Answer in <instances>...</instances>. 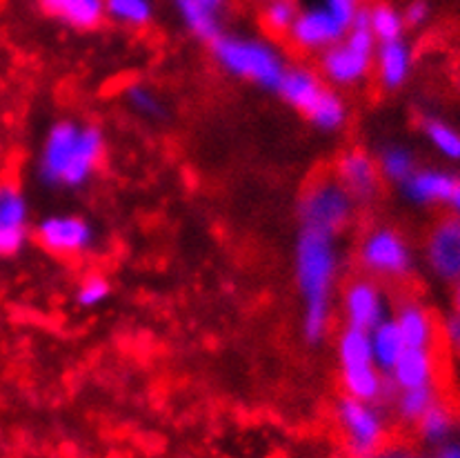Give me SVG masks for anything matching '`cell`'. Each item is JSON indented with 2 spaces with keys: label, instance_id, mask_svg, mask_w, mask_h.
I'll return each instance as SVG.
<instances>
[{
  "label": "cell",
  "instance_id": "6da1fadb",
  "mask_svg": "<svg viewBox=\"0 0 460 458\" xmlns=\"http://www.w3.org/2000/svg\"><path fill=\"white\" fill-rule=\"evenodd\" d=\"M341 276L338 238L300 227L294 245V278L300 296V325L309 345L327 339L334 316V298Z\"/></svg>",
  "mask_w": 460,
  "mask_h": 458
},
{
  "label": "cell",
  "instance_id": "7a4b0ae2",
  "mask_svg": "<svg viewBox=\"0 0 460 458\" xmlns=\"http://www.w3.org/2000/svg\"><path fill=\"white\" fill-rule=\"evenodd\" d=\"M105 134L98 125L63 119L49 128L40 145L36 176L49 189H83L105 158Z\"/></svg>",
  "mask_w": 460,
  "mask_h": 458
},
{
  "label": "cell",
  "instance_id": "3957f363",
  "mask_svg": "<svg viewBox=\"0 0 460 458\" xmlns=\"http://www.w3.org/2000/svg\"><path fill=\"white\" fill-rule=\"evenodd\" d=\"M209 47L211 56L223 72L238 81L252 83L261 90L274 92L288 69L283 51L261 36L223 31L218 39L211 40Z\"/></svg>",
  "mask_w": 460,
  "mask_h": 458
},
{
  "label": "cell",
  "instance_id": "277c9868",
  "mask_svg": "<svg viewBox=\"0 0 460 458\" xmlns=\"http://www.w3.org/2000/svg\"><path fill=\"white\" fill-rule=\"evenodd\" d=\"M378 40L367 27L365 7L360 4L354 13L349 30L338 43L321 51L318 69L323 81L334 87H356L367 81L374 72V54H376Z\"/></svg>",
  "mask_w": 460,
  "mask_h": 458
},
{
  "label": "cell",
  "instance_id": "5b68a950",
  "mask_svg": "<svg viewBox=\"0 0 460 458\" xmlns=\"http://www.w3.org/2000/svg\"><path fill=\"white\" fill-rule=\"evenodd\" d=\"M341 387L351 399L378 403L389 392V381L376 367L369 345V331L356 327H342L336 340Z\"/></svg>",
  "mask_w": 460,
  "mask_h": 458
},
{
  "label": "cell",
  "instance_id": "8992f818",
  "mask_svg": "<svg viewBox=\"0 0 460 458\" xmlns=\"http://www.w3.org/2000/svg\"><path fill=\"white\" fill-rule=\"evenodd\" d=\"M358 203L336 176H325L307 185L298 200L300 227L341 236L354 221Z\"/></svg>",
  "mask_w": 460,
  "mask_h": 458
},
{
  "label": "cell",
  "instance_id": "52a82bcc",
  "mask_svg": "<svg viewBox=\"0 0 460 458\" xmlns=\"http://www.w3.org/2000/svg\"><path fill=\"white\" fill-rule=\"evenodd\" d=\"M358 265L372 278L401 280L414 269V254L401 232L392 227H376L360 241Z\"/></svg>",
  "mask_w": 460,
  "mask_h": 458
},
{
  "label": "cell",
  "instance_id": "ba28073f",
  "mask_svg": "<svg viewBox=\"0 0 460 458\" xmlns=\"http://www.w3.org/2000/svg\"><path fill=\"white\" fill-rule=\"evenodd\" d=\"M336 423L347 450L354 456H374L385 445L387 427L376 403L342 396L336 405Z\"/></svg>",
  "mask_w": 460,
  "mask_h": 458
},
{
  "label": "cell",
  "instance_id": "9c48e42d",
  "mask_svg": "<svg viewBox=\"0 0 460 458\" xmlns=\"http://www.w3.org/2000/svg\"><path fill=\"white\" fill-rule=\"evenodd\" d=\"M36 242L58 259H81L96 247V227L74 212L49 214L34 225Z\"/></svg>",
  "mask_w": 460,
  "mask_h": 458
},
{
  "label": "cell",
  "instance_id": "30bf717a",
  "mask_svg": "<svg viewBox=\"0 0 460 458\" xmlns=\"http://www.w3.org/2000/svg\"><path fill=\"white\" fill-rule=\"evenodd\" d=\"M349 25L351 21L342 18L325 3H318L307 9H298L288 36L296 49L305 54H321L327 47L338 43L347 34Z\"/></svg>",
  "mask_w": 460,
  "mask_h": 458
},
{
  "label": "cell",
  "instance_id": "8fae6325",
  "mask_svg": "<svg viewBox=\"0 0 460 458\" xmlns=\"http://www.w3.org/2000/svg\"><path fill=\"white\" fill-rule=\"evenodd\" d=\"M389 303L385 296V289L372 276H358L349 280L342 289L341 296V314L347 327L356 330H374L378 322L389 316Z\"/></svg>",
  "mask_w": 460,
  "mask_h": 458
},
{
  "label": "cell",
  "instance_id": "7c38bea8",
  "mask_svg": "<svg viewBox=\"0 0 460 458\" xmlns=\"http://www.w3.org/2000/svg\"><path fill=\"white\" fill-rule=\"evenodd\" d=\"M30 200L12 179H0V259L25 250L31 236Z\"/></svg>",
  "mask_w": 460,
  "mask_h": 458
},
{
  "label": "cell",
  "instance_id": "4fadbf2b",
  "mask_svg": "<svg viewBox=\"0 0 460 458\" xmlns=\"http://www.w3.org/2000/svg\"><path fill=\"white\" fill-rule=\"evenodd\" d=\"M425 259L440 280L456 283L460 278V216L443 218L431 229L425 242Z\"/></svg>",
  "mask_w": 460,
  "mask_h": 458
},
{
  "label": "cell",
  "instance_id": "5bb4252c",
  "mask_svg": "<svg viewBox=\"0 0 460 458\" xmlns=\"http://www.w3.org/2000/svg\"><path fill=\"white\" fill-rule=\"evenodd\" d=\"M336 179L345 185V189L354 196L358 205L369 203L380 191V176L376 158L365 149H349L338 158Z\"/></svg>",
  "mask_w": 460,
  "mask_h": 458
},
{
  "label": "cell",
  "instance_id": "9a60e30c",
  "mask_svg": "<svg viewBox=\"0 0 460 458\" xmlns=\"http://www.w3.org/2000/svg\"><path fill=\"white\" fill-rule=\"evenodd\" d=\"M182 27L194 39L211 43L225 31L227 0H173Z\"/></svg>",
  "mask_w": 460,
  "mask_h": 458
},
{
  "label": "cell",
  "instance_id": "2e32d148",
  "mask_svg": "<svg viewBox=\"0 0 460 458\" xmlns=\"http://www.w3.org/2000/svg\"><path fill=\"white\" fill-rule=\"evenodd\" d=\"M411 67H414V51L405 39L378 43L374 54V74L383 90H401L410 81Z\"/></svg>",
  "mask_w": 460,
  "mask_h": 458
},
{
  "label": "cell",
  "instance_id": "e0dca14e",
  "mask_svg": "<svg viewBox=\"0 0 460 458\" xmlns=\"http://www.w3.org/2000/svg\"><path fill=\"white\" fill-rule=\"evenodd\" d=\"M325 90L327 85L325 81H323L321 74H316L309 67H303V65H288V69L283 72V76H280L274 92L279 93L292 110L305 116Z\"/></svg>",
  "mask_w": 460,
  "mask_h": 458
},
{
  "label": "cell",
  "instance_id": "ac0fdd59",
  "mask_svg": "<svg viewBox=\"0 0 460 458\" xmlns=\"http://www.w3.org/2000/svg\"><path fill=\"white\" fill-rule=\"evenodd\" d=\"M458 179L449 172L443 170H419L416 167L414 174L410 179L402 181L401 191L410 203L419 205V207H431V205H449L454 189H456Z\"/></svg>",
  "mask_w": 460,
  "mask_h": 458
},
{
  "label": "cell",
  "instance_id": "d6986e66",
  "mask_svg": "<svg viewBox=\"0 0 460 458\" xmlns=\"http://www.w3.org/2000/svg\"><path fill=\"white\" fill-rule=\"evenodd\" d=\"M436 358L429 348H407L396 366L389 369V390H411V387L434 385Z\"/></svg>",
  "mask_w": 460,
  "mask_h": 458
},
{
  "label": "cell",
  "instance_id": "ffe728a7",
  "mask_svg": "<svg viewBox=\"0 0 460 458\" xmlns=\"http://www.w3.org/2000/svg\"><path fill=\"white\" fill-rule=\"evenodd\" d=\"M394 321H396L407 348H434L436 322L420 303L410 301L401 305L394 314Z\"/></svg>",
  "mask_w": 460,
  "mask_h": 458
},
{
  "label": "cell",
  "instance_id": "44dd1931",
  "mask_svg": "<svg viewBox=\"0 0 460 458\" xmlns=\"http://www.w3.org/2000/svg\"><path fill=\"white\" fill-rule=\"evenodd\" d=\"M40 3L51 16L74 30H93L101 25L102 16H105L102 0H40Z\"/></svg>",
  "mask_w": 460,
  "mask_h": 458
},
{
  "label": "cell",
  "instance_id": "7402d4cb",
  "mask_svg": "<svg viewBox=\"0 0 460 458\" xmlns=\"http://www.w3.org/2000/svg\"><path fill=\"white\" fill-rule=\"evenodd\" d=\"M369 345H372L374 363H376V367L385 376H387L389 369L396 366V361L407 349L405 339H402L394 316H387L374 330H369Z\"/></svg>",
  "mask_w": 460,
  "mask_h": 458
},
{
  "label": "cell",
  "instance_id": "603a6c76",
  "mask_svg": "<svg viewBox=\"0 0 460 458\" xmlns=\"http://www.w3.org/2000/svg\"><path fill=\"white\" fill-rule=\"evenodd\" d=\"M347 102L341 93H336L332 87H327L323 92V96L314 102L312 110L305 114V119L314 125L316 129L325 134H334L341 132L347 123Z\"/></svg>",
  "mask_w": 460,
  "mask_h": 458
},
{
  "label": "cell",
  "instance_id": "cb8c5ba5",
  "mask_svg": "<svg viewBox=\"0 0 460 458\" xmlns=\"http://www.w3.org/2000/svg\"><path fill=\"white\" fill-rule=\"evenodd\" d=\"M123 98L131 111L136 116H140L143 120H165L167 119V105L163 101V96L154 90L147 83H129L125 87Z\"/></svg>",
  "mask_w": 460,
  "mask_h": 458
},
{
  "label": "cell",
  "instance_id": "d4e9b609",
  "mask_svg": "<svg viewBox=\"0 0 460 458\" xmlns=\"http://www.w3.org/2000/svg\"><path fill=\"white\" fill-rule=\"evenodd\" d=\"M365 16H367L369 31L378 43L405 39V18H402V12H398L392 4L378 3L372 7H365Z\"/></svg>",
  "mask_w": 460,
  "mask_h": 458
},
{
  "label": "cell",
  "instance_id": "484cf974",
  "mask_svg": "<svg viewBox=\"0 0 460 458\" xmlns=\"http://www.w3.org/2000/svg\"><path fill=\"white\" fill-rule=\"evenodd\" d=\"M376 163L380 176L396 185L410 179L416 170V156L405 145H387V147H383L376 156Z\"/></svg>",
  "mask_w": 460,
  "mask_h": 458
},
{
  "label": "cell",
  "instance_id": "4316f807",
  "mask_svg": "<svg viewBox=\"0 0 460 458\" xmlns=\"http://www.w3.org/2000/svg\"><path fill=\"white\" fill-rule=\"evenodd\" d=\"M107 18L125 27H147L154 18L152 0H102Z\"/></svg>",
  "mask_w": 460,
  "mask_h": 458
},
{
  "label": "cell",
  "instance_id": "83f0119b",
  "mask_svg": "<svg viewBox=\"0 0 460 458\" xmlns=\"http://www.w3.org/2000/svg\"><path fill=\"white\" fill-rule=\"evenodd\" d=\"M416 425H419L422 441L431 447H440L443 443H447L449 438H452V432H454L452 412H449L447 408H443L438 401H436V403L420 416L419 423Z\"/></svg>",
  "mask_w": 460,
  "mask_h": 458
},
{
  "label": "cell",
  "instance_id": "f1b7e54d",
  "mask_svg": "<svg viewBox=\"0 0 460 458\" xmlns=\"http://www.w3.org/2000/svg\"><path fill=\"white\" fill-rule=\"evenodd\" d=\"M436 403V387L422 385L411 390H396V414L405 423H419V418Z\"/></svg>",
  "mask_w": 460,
  "mask_h": 458
},
{
  "label": "cell",
  "instance_id": "f546056e",
  "mask_svg": "<svg viewBox=\"0 0 460 458\" xmlns=\"http://www.w3.org/2000/svg\"><path fill=\"white\" fill-rule=\"evenodd\" d=\"M422 134L440 156L447 161H460V134L452 125L438 119H425Z\"/></svg>",
  "mask_w": 460,
  "mask_h": 458
},
{
  "label": "cell",
  "instance_id": "4dcf8cb0",
  "mask_svg": "<svg viewBox=\"0 0 460 458\" xmlns=\"http://www.w3.org/2000/svg\"><path fill=\"white\" fill-rule=\"evenodd\" d=\"M111 292H114V287L105 274H89L74 289V303L81 310H96L110 301Z\"/></svg>",
  "mask_w": 460,
  "mask_h": 458
},
{
  "label": "cell",
  "instance_id": "1f68e13d",
  "mask_svg": "<svg viewBox=\"0 0 460 458\" xmlns=\"http://www.w3.org/2000/svg\"><path fill=\"white\" fill-rule=\"evenodd\" d=\"M296 13H298V7L294 0H270L262 9V22L270 34L288 36L289 27L296 21Z\"/></svg>",
  "mask_w": 460,
  "mask_h": 458
},
{
  "label": "cell",
  "instance_id": "d6a6232c",
  "mask_svg": "<svg viewBox=\"0 0 460 458\" xmlns=\"http://www.w3.org/2000/svg\"><path fill=\"white\" fill-rule=\"evenodd\" d=\"M402 18H405V25L410 27L425 25L427 18H429V4H427L425 0H414V3H410V7L402 12Z\"/></svg>",
  "mask_w": 460,
  "mask_h": 458
},
{
  "label": "cell",
  "instance_id": "836d02e7",
  "mask_svg": "<svg viewBox=\"0 0 460 458\" xmlns=\"http://www.w3.org/2000/svg\"><path fill=\"white\" fill-rule=\"evenodd\" d=\"M445 340H447V345L454 349V352L460 354V314L458 312L445 321Z\"/></svg>",
  "mask_w": 460,
  "mask_h": 458
},
{
  "label": "cell",
  "instance_id": "e575fe53",
  "mask_svg": "<svg viewBox=\"0 0 460 458\" xmlns=\"http://www.w3.org/2000/svg\"><path fill=\"white\" fill-rule=\"evenodd\" d=\"M321 3H325L327 7L334 9V12L341 13V16L347 18V21H354L356 9L360 7L358 0H321Z\"/></svg>",
  "mask_w": 460,
  "mask_h": 458
},
{
  "label": "cell",
  "instance_id": "d590c367",
  "mask_svg": "<svg viewBox=\"0 0 460 458\" xmlns=\"http://www.w3.org/2000/svg\"><path fill=\"white\" fill-rule=\"evenodd\" d=\"M438 454L445 458H460V441H452V438H449L447 443H443V445H440Z\"/></svg>",
  "mask_w": 460,
  "mask_h": 458
},
{
  "label": "cell",
  "instance_id": "8d00e7d4",
  "mask_svg": "<svg viewBox=\"0 0 460 458\" xmlns=\"http://www.w3.org/2000/svg\"><path fill=\"white\" fill-rule=\"evenodd\" d=\"M449 205H452V209L456 212V216H460V181L456 183V189H454L452 198H449Z\"/></svg>",
  "mask_w": 460,
  "mask_h": 458
},
{
  "label": "cell",
  "instance_id": "74e56055",
  "mask_svg": "<svg viewBox=\"0 0 460 458\" xmlns=\"http://www.w3.org/2000/svg\"><path fill=\"white\" fill-rule=\"evenodd\" d=\"M456 312L460 314V278L456 280Z\"/></svg>",
  "mask_w": 460,
  "mask_h": 458
}]
</instances>
